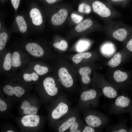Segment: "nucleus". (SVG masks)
<instances>
[{
	"instance_id": "1",
	"label": "nucleus",
	"mask_w": 132,
	"mask_h": 132,
	"mask_svg": "<svg viewBox=\"0 0 132 132\" xmlns=\"http://www.w3.org/2000/svg\"><path fill=\"white\" fill-rule=\"evenodd\" d=\"M54 67L53 75L64 88L67 90L75 86L78 75L76 69L63 58H56Z\"/></svg>"
},
{
	"instance_id": "2",
	"label": "nucleus",
	"mask_w": 132,
	"mask_h": 132,
	"mask_svg": "<svg viewBox=\"0 0 132 132\" xmlns=\"http://www.w3.org/2000/svg\"><path fill=\"white\" fill-rule=\"evenodd\" d=\"M54 106L50 116L55 125L70 112L72 108L69 101L62 92L57 97Z\"/></svg>"
},
{
	"instance_id": "3",
	"label": "nucleus",
	"mask_w": 132,
	"mask_h": 132,
	"mask_svg": "<svg viewBox=\"0 0 132 132\" xmlns=\"http://www.w3.org/2000/svg\"><path fill=\"white\" fill-rule=\"evenodd\" d=\"M24 51L29 57L34 60H52L56 57L54 52L47 51L35 43L30 42L26 44Z\"/></svg>"
},
{
	"instance_id": "4",
	"label": "nucleus",
	"mask_w": 132,
	"mask_h": 132,
	"mask_svg": "<svg viewBox=\"0 0 132 132\" xmlns=\"http://www.w3.org/2000/svg\"><path fill=\"white\" fill-rule=\"evenodd\" d=\"M45 93L51 97H57L61 92L62 86L58 79L53 75H45L42 82Z\"/></svg>"
},
{
	"instance_id": "5",
	"label": "nucleus",
	"mask_w": 132,
	"mask_h": 132,
	"mask_svg": "<svg viewBox=\"0 0 132 132\" xmlns=\"http://www.w3.org/2000/svg\"><path fill=\"white\" fill-rule=\"evenodd\" d=\"M80 111L78 108H72L70 112L55 125L57 132H66L71 125L80 118Z\"/></svg>"
},
{
	"instance_id": "6",
	"label": "nucleus",
	"mask_w": 132,
	"mask_h": 132,
	"mask_svg": "<svg viewBox=\"0 0 132 132\" xmlns=\"http://www.w3.org/2000/svg\"><path fill=\"white\" fill-rule=\"evenodd\" d=\"M28 55L24 52L16 50L12 52L11 70L16 72L18 69H22L30 61Z\"/></svg>"
},
{
	"instance_id": "7",
	"label": "nucleus",
	"mask_w": 132,
	"mask_h": 132,
	"mask_svg": "<svg viewBox=\"0 0 132 132\" xmlns=\"http://www.w3.org/2000/svg\"><path fill=\"white\" fill-rule=\"evenodd\" d=\"M97 93L91 89L82 91L81 92L77 104V108L83 110L92 104L97 97Z\"/></svg>"
},
{
	"instance_id": "8",
	"label": "nucleus",
	"mask_w": 132,
	"mask_h": 132,
	"mask_svg": "<svg viewBox=\"0 0 132 132\" xmlns=\"http://www.w3.org/2000/svg\"><path fill=\"white\" fill-rule=\"evenodd\" d=\"M36 73L39 76H45L53 72L54 67L42 61L33 60L30 61L26 66Z\"/></svg>"
},
{
	"instance_id": "9",
	"label": "nucleus",
	"mask_w": 132,
	"mask_h": 132,
	"mask_svg": "<svg viewBox=\"0 0 132 132\" xmlns=\"http://www.w3.org/2000/svg\"><path fill=\"white\" fill-rule=\"evenodd\" d=\"M12 52L0 51V72L7 73L11 70Z\"/></svg>"
},
{
	"instance_id": "10",
	"label": "nucleus",
	"mask_w": 132,
	"mask_h": 132,
	"mask_svg": "<svg viewBox=\"0 0 132 132\" xmlns=\"http://www.w3.org/2000/svg\"><path fill=\"white\" fill-rule=\"evenodd\" d=\"M76 67L78 75L80 79L81 84L84 85L89 84L91 81L90 77L91 72V68L88 66L82 65Z\"/></svg>"
},
{
	"instance_id": "11",
	"label": "nucleus",
	"mask_w": 132,
	"mask_h": 132,
	"mask_svg": "<svg viewBox=\"0 0 132 132\" xmlns=\"http://www.w3.org/2000/svg\"><path fill=\"white\" fill-rule=\"evenodd\" d=\"M19 74L26 82H35L39 79V76L26 66L22 69Z\"/></svg>"
},
{
	"instance_id": "12",
	"label": "nucleus",
	"mask_w": 132,
	"mask_h": 132,
	"mask_svg": "<svg viewBox=\"0 0 132 132\" xmlns=\"http://www.w3.org/2000/svg\"><path fill=\"white\" fill-rule=\"evenodd\" d=\"M92 7L93 11L102 17H108L110 15V11L109 9L99 1H97L94 2Z\"/></svg>"
},
{
	"instance_id": "13",
	"label": "nucleus",
	"mask_w": 132,
	"mask_h": 132,
	"mask_svg": "<svg viewBox=\"0 0 132 132\" xmlns=\"http://www.w3.org/2000/svg\"><path fill=\"white\" fill-rule=\"evenodd\" d=\"M39 116L36 114L27 115L23 116L21 119L23 125L26 127H34L37 126L40 121Z\"/></svg>"
},
{
	"instance_id": "14",
	"label": "nucleus",
	"mask_w": 132,
	"mask_h": 132,
	"mask_svg": "<svg viewBox=\"0 0 132 132\" xmlns=\"http://www.w3.org/2000/svg\"><path fill=\"white\" fill-rule=\"evenodd\" d=\"M4 92L7 95L11 96L14 94L18 97H21L25 93L23 88L20 86H13L9 84L5 85L3 88Z\"/></svg>"
},
{
	"instance_id": "15",
	"label": "nucleus",
	"mask_w": 132,
	"mask_h": 132,
	"mask_svg": "<svg viewBox=\"0 0 132 132\" xmlns=\"http://www.w3.org/2000/svg\"><path fill=\"white\" fill-rule=\"evenodd\" d=\"M92 56V54L90 52H79L71 56L70 60L77 67L81 65L83 61L90 58Z\"/></svg>"
},
{
	"instance_id": "16",
	"label": "nucleus",
	"mask_w": 132,
	"mask_h": 132,
	"mask_svg": "<svg viewBox=\"0 0 132 132\" xmlns=\"http://www.w3.org/2000/svg\"><path fill=\"white\" fill-rule=\"evenodd\" d=\"M67 15V10L64 9H62L52 16L51 19V22L55 26L60 25L65 21Z\"/></svg>"
},
{
	"instance_id": "17",
	"label": "nucleus",
	"mask_w": 132,
	"mask_h": 132,
	"mask_svg": "<svg viewBox=\"0 0 132 132\" xmlns=\"http://www.w3.org/2000/svg\"><path fill=\"white\" fill-rule=\"evenodd\" d=\"M84 118L85 121L87 125L94 128L99 127L102 123L100 119L93 113L86 114Z\"/></svg>"
},
{
	"instance_id": "18",
	"label": "nucleus",
	"mask_w": 132,
	"mask_h": 132,
	"mask_svg": "<svg viewBox=\"0 0 132 132\" xmlns=\"http://www.w3.org/2000/svg\"><path fill=\"white\" fill-rule=\"evenodd\" d=\"M21 108L23 110V113L25 115L36 114L38 111L36 107L31 106L29 102L26 100L22 102Z\"/></svg>"
},
{
	"instance_id": "19",
	"label": "nucleus",
	"mask_w": 132,
	"mask_h": 132,
	"mask_svg": "<svg viewBox=\"0 0 132 132\" xmlns=\"http://www.w3.org/2000/svg\"><path fill=\"white\" fill-rule=\"evenodd\" d=\"M30 15L32 18V22L34 24L38 26L42 23V17L40 12L38 9L35 8L32 9L30 12Z\"/></svg>"
},
{
	"instance_id": "20",
	"label": "nucleus",
	"mask_w": 132,
	"mask_h": 132,
	"mask_svg": "<svg viewBox=\"0 0 132 132\" xmlns=\"http://www.w3.org/2000/svg\"><path fill=\"white\" fill-rule=\"evenodd\" d=\"M83 125V121L79 118L71 125L66 132H82Z\"/></svg>"
},
{
	"instance_id": "21",
	"label": "nucleus",
	"mask_w": 132,
	"mask_h": 132,
	"mask_svg": "<svg viewBox=\"0 0 132 132\" xmlns=\"http://www.w3.org/2000/svg\"><path fill=\"white\" fill-rule=\"evenodd\" d=\"M92 23V22L91 20H85L80 22L76 26L75 30L78 32H82L90 27Z\"/></svg>"
},
{
	"instance_id": "22",
	"label": "nucleus",
	"mask_w": 132,
	"mask_h": 132,
	"mask_svg": "<svg viewBox=\"0 0 132 132\" xmlns=\"http://www.w3.org/2000/svg\"><path fill=\"white\" fill-rule=\"evenodd\" d=\"M130 102V100L128 98L123 96H121L116 98L115 104L118 107L123 108L128 106Z\"/></svg>"
},
{
	"instance_id": "23",
	"label": "nucleus",
	"mask_w": 132,
	"mask_h": 132,
	"mask_svg": "<svg viewBox=\"0 0 132 132\" xmlns=\"http://www.w3.org/2000/svg\"><path fill=\"white\" fill-rule=\"evenodd\" d=\"M127 34V30L124 28H120L115 31L113 33V37L120 41H122L126 39Z\"/></svg>"
},
{
	"instance_id": "24",
	"label": "nucleus",
	"mask_w": 132,
	"mask_h": 132,
	"mask_svg": "<svg viewBox=\"0 0 132 132\" xmlns=\"http://www.w3.org/2000/svg\"><path fill=\"white\" fill-rule=\"evenodd\" d=\"M102 92L104 96L111 99L116 98L117 94L116 90L112 87L110 86L104 87L102 89Z\"/></svg>"
},
{
	"instance_id": "25",
	"label": "nucleus",
	"mask_w": 132,
	"mask_h": 132,
	"mask_svg": "<svg viewBox=\"0 0 132 132\" xmlns=\"http://www.w3.org/2000/svg\"><path fill=\"white\" fill-rule=\"evenodd\" d=\"M113 78L115 80L118 82H121L126 80L127 78V74L119 70L116 71L113 74Z\"/></svg>"
},
{
	"instance_id": "26",
	"label": "nucleus",
	"mask_w": 132,
	"mask_h": 132,
	"mask_svg": "<svg viewBox=\"0 0 132 132\" xmlns=\"http://www.w3.org/2000/svg\"><path fill=\"white\" fill-rule=\"evenodd\" d=\"M121 54L118 52L113 56L108 62V64L110 67H116L121 63Z\"/></svg>"
},
{
	"instance_id": "27",
	"label": "nucleus",
	"mask_w": 132,
	"mask_h": 132,
	"mask_svg": "<svg viewBox=\"0 0 132 132\" xmlns=\"http://www.w3.org/2000/svg\"><path fill=\"white\" fill-rule=\"evenodd\" d=\"M16 21L20 31L22 33L25 32L27 28L26 22L23 17L21 16L16 17Z\"/></svg>"
},
{
	"instance_id": "28",
	"label": "nucleus",
	"mask_w": 132,
	"mask_h": 132,
	"mask_svg": "<svg viewBox=\"0 0 132 132\" xmlns=\"http://www.w3.org/2000/svg\"><path fill=\"white\" fill-rule=\"evenodd\" d=\"M54 47L62 51H66L68 48V45L67 42L64 40H62L59 42H56L53 44Z\"/></svg>"
},
{
	"instance_id": "29",
	"label": "nucleus",
	"mask_w": 132,
	"mask_h": 132,
	"mask_svg": "<svg viewBox=\"0 0 132 132\" xmlns=\"http://www.w3.org/2000/svg\"><path fill=\"white\" fill-rule=\"evenodd\" d=\"M8 36L5 33L2 32L0 34V51L3 50L6 45Z\"/></svg>"
},
{
	"instance_id": "30",
	"label": "nucleus",
	"mask_w": 132,
	"mask_h": 132,
	"mask_svg": "<svg viewBox=\"0 0 132 132\" xmlns=\"http://www.w3.org/2000/svg\"><path fill=\"white\" fill-rule=\"evenodd\" d=\"M78 10L80 12L88 14L90 12L91 8L89 5L85 3H82L79 5Z\"/></svg>"
},
{
	"instance_id": "31",
	"label": "nucleus",
	"mask_w": 132,
	"mask_h": 132,
	"mask_svg": "<svg viewBox=\"0 0 132 132\" xmlns=\"http://www.w3.org/2000/svg\"><path fill=\"white\" fill-rule=\"evenodd\" d=\"M89 45L88 42L85 40H80L77 44V48L78 49L80 48V50H82V51L87 49Z\"/></svg>"
},
{
	"instance_id": "32",
	"label": "nucleus",
	"mask_w": 132,
	"mask_h": 132,
	"mask_svg": "<svg viewBox=\"0 0 132 132\" xmlns=\"http://www.w3.org/2000/svg\"><path fill=\"white\" fill-rule=\"evenodd\" d=\"M71 17L73 21L76 24L80 23L83 19L82 16L74 13L71 14Z\"/></svg>"
},
{
	"instance_id": "33",
	"label": "nucleus",
	"mask_w": 132,
	"mask_h": 132,
	"mask_svg": "<svg viewBox=\"0 0 132 132\" xmlns=\"http://www.w3.org/2000/svg\"><path fill=\"white\" fill-rule=\"evenodd\" d=\"M96 131L95 128L89 126L83 125L82 132H94Z\"/></svg>"
},
{
	"instance_id": "34",
	"label": "nucleus",
	"mask_w": 132,
	"mask_h": 132,
	"mask_svg": "<svg viewBox=\"0 0 132 132\" xmlns=\"http://www.w3.org/2000/svg\"><path fill=\"white\" fill-rule=\"evenodd\" d=\"M7 106L6 103L3 100L0 99V111H3L7 109Z\"/></svg>"
},
{
	"instance_id": "35",
	"label": "nucleus",
	"mask_w": 132,
	"mask_h": 132,
	"mask_svg": "<svg viewBox=\"0 0 132 132\" xmlns=\"http://www.w3.org/2000/svg\"><path fill=\"white\" fill-rule=\"evenodd\" d=\"M12 6L15 9H17L20 3V0H11Z\"/></svg>"
},
{
	"instance_id": "36",
	"label": "nucleus",
	"mask_w": 132,
	"mask_h": 132,
	"mask_svg": "<svg viewBox=\"0 0 132 132\" xmlns=\"http://www.w3.org/2000/svg\"><path fill=\"white\" fill-rule=\"evenodd\" d=\"M126 47L129 50L132 52V39L127 44Z\"/></svg>"
},
{
	"instance_id": "37",
	"label": "nucleus",
	"mask_w": 132,
	"mask_h": 132,
	"mask_svg": "<svg viewBox=\"0 0 132 132\" xmlns=\"http://www.w3.org/2000/svg\"><path fill=\"white\" fill-rule=\"evenodd\" d=\"M127 131L126 130L124 129H120L119 130L115 131V132H126Z\"/></svg>"
},
{
	"instance_id": "38",
	"label": "nucleus",
	"mask_w": 132,
	"mask_h": 132,
	"mask_svg": "<svg viewBox=\"0 0 132 132\" xmlns=\"http://www.w3.org/2000/svg\"><path fill=\"white\" fill-rule=\"evenodd\" d=\"M57 0H46L48 3L52 4L55 2Z\"/></svg>"
},
{
	"instance_id": "39",
	"label": "nucleus",
	"mask_w": 132,
	"mask_h": 132,
	"mask_svg": "<svg viewBox=\"0 0 132 132\" xmlns=\"http://www.w3.org/2000/svg\"><path fill=\"white\" fill-rule=\"evenodd\" d=\"M6 132H13V131L12 130H9L7 131Z\"/></svg>"
},
{
	"instance_id": "40",
	"label": "nucleus",
	"mask_w": 132,
	"mask_h": 132,
	"mask_svg": "<svg viewBox=\"0 0 132 132\" xmlns=\"http://www.w3.org/2000/svg\"><path fill=\"white\" fill-rule=\"evenodd\" d=\"M112 0L113 1H118L119 0Z\"/></svg>"
},
{
	"instance_id": "41",
	"label": "nucleus",
	"mask_w": 132,
	"mask_h": 132,
	"mask_svg": "<svg viewBox=\"0 0 132 132\" xmlns=\"http://www.w3.org/2000/svg\"><path fill=\"white\" fill-rule=\"evenodd\" d=\"M1 23H0V29L1 28Z\"/></svg>"
},
{
	"instance_id": "42",
	"label": "nucleus",
	"mask_w": 132,
	"mask_h": 132,
	"mask_svg": "<svg viewBox=\"0 0 132 132\" xmlns=\"http://www.w3.org/2000/svg\"><path fill=\"white\" fill-rule=\"evenodd\" d=\"M17 10V9H15V11H16V10Z\"/></svg>"
}]
</instances>
